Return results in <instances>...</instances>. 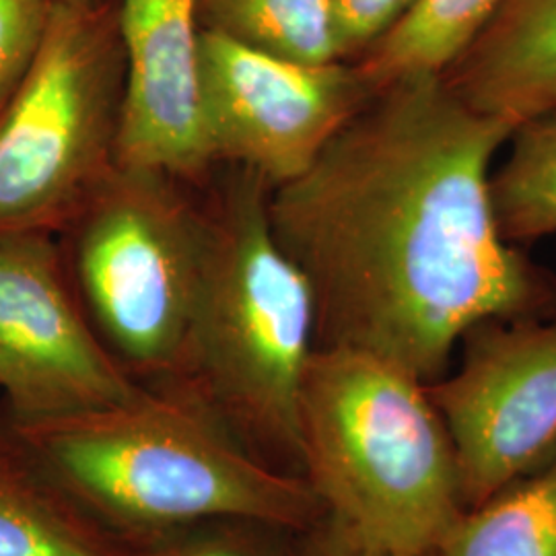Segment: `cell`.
Here are the masks:
<instances>
[{"label":"cell","mask_w":556,"mask_h":556,"mask_svg":"<svg viewBox=\"0 0 556 556\" xmlns=\"http://www.w3.org/2000/svg\"><path fill=\"white\" fill-rule=\"evenodd\" d=\"M511 132L439 77L394 80L270 190V229L312 287L316 346L371 353L427 386L480 321L556 316V278L493 219L491 161Z\"/></svg>","instance_id":"6da1fadb"},{"label":"cell","mask_w":556,"mask_h":556,"mask_svg":"<svg viewBox=\"0 0 556 556\" xmlns=\"http://www.w3.org/2000/svg\"><path fill=\"white\" fill-rule=\"evenodd\" d=\"M13 427L68 497L122 530L206 521L307 530L324 516L307 478L241 450L197 388L140 390L108 408Z\"/></svg>","instance_id":"7a4b0ae2"},{"label":"cell","mask_w":556,"mask_h":556,"mask_svg":"<svg viewBox=\"0 0 556 556\" xmlns=\"http://www.w3.org/2000/svg\"><path fill=\"white\" fill-rule=\"evenodd\" d=\"M301 466L358 544L435 555L464 514L456 456L427 386L351 346H314L299 396Z\"/></svg>","instance_id":"3957f363"},{"label":"cell","mask_w":556,"mask_h":556,"mask_svg":"<svg viewBox=\"0 0 556 556\" xmlns=\"http://www.w3.org/2000/svg\"><path fill=\"white\" fill-rule=\"evenodd\" d=\"M270 186L236 167L206 213L184 367L248 438L301 466L299 396L316 346L312 287L275 239Z\"/></svg>","instance_id":"277c9868"},{"label":"cell","mask_w":556,"mask_h":556,"mask_svg":"<svg viewBox=\"0 0 556 556\" xmlns=\"http://www.w3.org/2000/svg\"><path fill=\"white\" fill-rule=\"evenodd\" d=\"M118 4H52L29 71L0 110V233L66 227L116 167Z\"/></svg>","instance_id":"5b68a950"},{"label":"cell","mask_w":556,"mask_h":556,"mask_svg":"<svg viewBox=\"0 0 556 556\" xmlns=\"http://www.w3.org/2000/svg\"><path fill=\"white\" fill-rule=\"evenodd\" d=\"M176 181L116 163L66 225L73 270L103 337L149 374L184 367L206 245V213Z\"/></svg>","instance_id":"8992f818"},{"label":"cell","mask_w":556,"mask_h":556,"mask_svg":"<svg viewBox=\"0 0 556 556\" xmlns=\"http://www.w3.org/2000/svg\"><path fill=\"white\" fill-rule=\"evenodd\" d=\"M456 374L427 383L472 509L556 454V316L484 319L462 337Z\"/></svg>","instance_id":"52a82bcc"},{"label":"cell","mask_w":556,"mask_h":556,"mask_svg":"<svg viewBox=\"0 0 556 556\" xmlns=\"http://www.w3.org/2000/svg\"><path fill=\"white\" fill-rule=\"evenodd\" d=\"M199 75L211 160L256 174L270 190L305 174L374 93L353 62L301 64L206 31Z\"/></svg>","instance_id":"ba28073f"},{"label":"cell","mask_w":556,"mask_h":556,"mask_svg":"<svg viewBox=\"0 0 556 556\" xmlns=\"http://www.w3.org/2000/svg\"><path fill=\"white\" fill-rule=\"evenodd\" d=\"M0 392L20 427L140 392L75 305L50 231L0 233Z\"/></svg>","instance_id":"9c48e42d"},{"label":"cell","mask_w":556,"mask_h":556,"mask_svg":"<svg viewBox=\"0 0 556 556\" xmlns=\"http://www.w3.org/2000/svg\"><path fill=\"white\" fill-rule=\"evenodd\" d=\"M124 54L116 163L174 179L211 167L200 112L197 0H119Z\"/></svg>","instance_id":"30bf717a"},{"label":"cell","mask_w":556,"mask_h":556,"mask_svg":"<svg viewBox=\"0 0 556 556\" xmlns=\"http://www.w3.org/2000/svg\"><path fill=\"white\" fill-rule=\"evenodd\" d=\"M439 79L470 110L511 128L556 110V0H503Z\"/></svg>","instance_id":"8fae6325"},{"label":"cell","mask_w":556,"mask_h":556,"mask_svg":"<svg viewBox=\"0 0 556 556\" xmlns=\"http://www.w3.org/2000/svg\"><path fill=\"white\" fill-rule=\"evenodd\" d=\"M0 556H110L9 418H0Z\"/></svg>","instance_id":"7c38bea8"},{"label":"cell","mask_w":556,"mask_h":556,"mask_svg":"<svg viewBox=\"0 0 556 556\" xmlns=\"http://www.w3.org/2000/svg\"><path fill=\"white\" fill-rule=\"evenodd\" d=\"M503 0H417L353 64L376 91L408 77H441L495 15Z\"/></svg>","instance_id":"4fadbf2b"},{"label":"cell","mask_w":556,"mask_h":556,"mask_svg":"<svg viewBox=\"0 0 556 556\" xmlns=\"http://www.w3.org/2000/svg\"><path fill=\"white\" fill-rule=\"evenodd\" d=\"M435 556H556V454L497 495L464 509Z\"/></svg>","instance_id":"5bb4252c"},{"label":"cell","mask_w":556,"mask_h":556,"mask_svg":"<svg viewBox=\"0 0 556 556\" xmlns=\"http://www.w3.org/2000/svg\"><path fill=\"white\" fill-rule=\"evenodd\" d=\"M197 21L200 31L278 59L340 60L328 0H197Z\"/></svg>","instance_id":"9a60e30c"},{"label":"cell","mask_w":556,"mask_h":556,"mask_svg":"<svg viewBox=\"0 0 556 556\" xmlns=\"http://www.w3.org/2000/svg\"><path fill=\"white\" fill-rule=\"evenodd\" d=\"M509 140L489 199L498 236L519 248L556 233V110L521 122Z\"/></svg>","instance_id":"2e32d148"},{"label":"cell","mask_w":556,"mask_h":556,"mask_svg":"<svg viewBox=\"0 0 556 556\" xmlns=\"http://www.w3.org/2000/svg\"><path fill=\"white\" fill-rule=\"evenodd\" d=\"M54 0H0V110L40 50Z\"/></svg>","instance_id":"e0dca14e"},{"label":"cell","mask_w":556,"mask_h":556,"mask_svg":"<svg viewBox=\"0 0 556 556\" xmlns=\"http://www.w3.org/2000/svg\"><path fill=\"white\" fill-rule=\"evenodd\" d=\"M417 0H328L338 59L355 62L402 20Z\"/></svg>","instance_id":"ac0fdd59"},{"label":"cell","mask_w":556,"mask_h":556,"mask_svg":"<svg viewBox=\"0 0 556 556\" xmlns=\"http://www.w3.org/2000/svg\"><path fill=\"white\" fill-rule=\"evenodd\" d=\"M149 556H277L266 544L236 528H213L169 542Z\"/></svg>","instance_id":"d6986e66"},{"label":"cell","mask_w":556,"mask_h":556,"mask_svg":"<svg viewBox=\"0 0 556 556\" xmlns=\"http://www.w3.org/2000/svg\"><path fill=\"white\" fill-rule=\"evenodd\" d=\"M303 532L305 538L299 542L298 551L293 556H408L367 548L349 536L346 532H342L337 523L326 516L319 517L314 526H309Z\"/></svg>","instance_id":"ffe728a7"},{"label":"cell","mask_w":556,"mask_h":556,"mask_svg":"<svg viewBox=\"0 0 556 556\" xmlns=\"http://www.w3.org/2000/svg\"><path fill=\"white\" fill-rule=\"evenodd\" d=\"M54 2H59V4H68V7H98L101 2H105V0H54Z\"/></svg>","instance_id":"44dd1931"}]
</instances>
